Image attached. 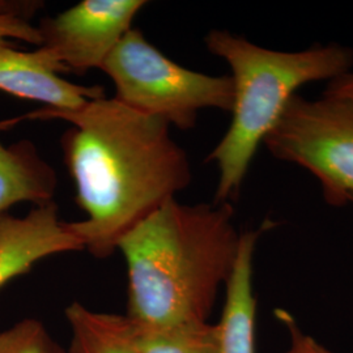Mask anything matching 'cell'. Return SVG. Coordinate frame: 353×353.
<instances>
[{"instance_id": "cell-2", "label": "cell", "mask_w": 353, "mask_h": 353, "mask_svg": "<svg viewBox=\"0 0 353 353\" xmlns=\"http://www.w3.org/2000/svg\"><path fill=\"white\" fill-rule=\"evenodd\" d=\"M240 239L229 202L166 203L118 243L127 265V318L138 327L208 322Z\"/></svg>"}, {"instance_id": "cell-3", "label": "cell", "mask_w": 353, "mask_h": 353, "mask_svg": "<svg viewBox=\"0 0 353 353\" xmlns=\"http://www.w3.org/2000/svg\"><path fill=\"white\" fill-rule=\"evenodd\" d=\"M205 48L232 70V123L207 157L219 169L214 203L239 196L252 159L274 130L290 99L307 83L334 80L352 71L353 50L338 43L301 51L265 49L228 30H211Z\"/></svg>"}, {"instance_id": "cell-9", "label": "cell", "mask_w": 353, "mask_h": 353, "mask_svg": "<svg viewBox=\"0 0 353 353\" xmlns=\"http://www.w3.org/2000/svg\"><path fill=\"white\" fill-rule=\"evenodd\" d=\"M274 227L271 220L256 230L241 233L233 271L225 284V303L219 328L220 353H255L256 300L252 288V261L258 240Z\"/></svg>"}, {"instance_id": "cell-4", "label": "cell", "mask_w": 353, "mask_h": 353, "mask_svg": "<svg viewBox=\"0 0 353 353\" xmlns=\"http://www.w3.org/2000/svg\"><path fill=\"white\" fill-rule=\"evenodd\" d=\"M113 80L115 99L140 113L189 131L204 109L230 113L234 85L230 76H210L182 67L131 29L102 64Z\"/></svg>"}, {"instance_id": "cell-16", "label": "cell", "mask_w": 353, "mask_h": 353, "mask_svg": "<svg viewBox=\"0 0 353 353\" xmlns=\"http://www.w3.org/2000/svg\"><path fill=\"white\" fill-rule=\"evenodd\" d=\"M38 1H3L0 0V17L26 20L42 7Z\"/></svg>"}, {"instance_id": "cell-12", "label": "cell", "mask_w": 353, "mask_h": 353, "mask_svg": "<svg viewBox=\"0 0 353 353\" xmlns=\"http://www.w3.org/2000/svg\"><path fill=\"white\" fill-rule=\"evenodd\" d=\"M132 326L138 353H220L219 328L210 322L168 327Z\"/></svg>"}, {"instance_id": "cell-14", "label": "cell", "mask_w": 353, "mask_h": 353, "mask_svg": "<svg viewBox=\"0 0 353 353\" xmlns=\"http://www.w3.org/2000/svg\"><path fill=\"white\" fill-rule=\"evenodd\" d=\"M276 316L290 335V347L288 353H334L313 336L305 334L288 312L278 309Z\"/></svg>"}, {"instance_id": "cell-6", "label": "cell", "mask_w": 353, "mask_h": 353, "mask_svg": "<svg viewBox=\"0 0 353 353\" xmlns=\"http://www.w3.org/2000/svg\"><path fill=\"white\" fill-rule=\"evenodd\" d=\"M144 0H84L37 26L42 51L61 74L100 68L131 30Z\"/></svg>"}, {"instance_id": "cell-17", "label": "cell", "mask_w": 353, "mask_h": 353, "mask_svg": "<svg viewBox=\"0 0 353 353\" xmlns=\"http://www.w3.org/2000/svg\"><path fill=\"white\" fill-rule=\"evenodd\" d=\"M323 96L353 101V71L328 81Z\"/></svg>"}, {"instance_id": "cell-1", "label": "cell", "mask_w": 353, "mask_h": 353, "mask_svg": "<svg viewBox=\"0 0 353 353\" xmlns=\"http://www.w3.org/2000/svg\"><path fill=\"white\" fill-rule=\"evenodd\" d=\"M28 118L72 125L61 145L87 219L67 228L96 258L113 255L128 232L191 182L189 157L172 138L170 125L115 97L74 110L45 108Z\"/></svg>"}, {"instance_id": "cell-18", "label": "cell", "mask_w": 353, "mask_h": 353, "mask_svg": "<svg viewBox=\"0 0 353 353\" xmlns=\"http://www.w3.org/2000/svg\"><path fill=\"white\" fill-rule=\"evenodd\" d=\"M350 203H353V199H351V202H350Z\"/></svg>"}, {"instance_id": "cell-10", "label": "cell", "mask_w": 353, "mask_h": 353, "mask_svg": "<svg viewBox=\"0 0 353 353\" xmlns=\"http://www.w3.org/2000/svg\"><path fill=\"white\" fill-rule=\"evenodd\" d=\"M57 186L55 170L30 140L8 147L0 143V214L19 203L54 202Z\"/></svg>"}, {"instance_id": "cell-11", "label": "cell", "mask_w": 353, "mask_h": 353, "mask_svg": "<svg viewBox=\"0 0 353 353\" xmlns=\"http://www.w3.org/2000/svg\"><path fill=\"white\" fill-rule=\"evenodd\" d=\"M64 313L71 328L67 353H138L126 316L96 312L80 303H71Z\"/></svg>"}, {"instance_id": "cell-8", "label": "cell", "mask_w": 353, "mask_h": 353, "mask_svg": "<svg viewBox=\"0 0 353 353\" xmlns=\"http://www.w3.org/2000/svg\"><path fill=\"white\" fill-rule=\"evenodd\" d=\"M59 74V68L39 49L26 52L13 49L10 42L0 43V90L61 110L79 109L105 97L100 85H77Z\"/></svg>"}, {"instance_id": "cell-13", "label": "cell", "mask_w": 353, "mask_h": 353, "mask_svg": "<svg viewBox=\"0 0 353 353\" xmlns=\"http://www.w3.org/2000/svg\"><path fill=\"white\" fill-rule=\"evenodd\" d=\"M0 353H67V350L57 343L42 322L26 318L0 331Z\"/></svg>"}, {"instance_id": "cell-15", "label": "cell", "mask_w": 353, "mask_h": 353, "mask_svg": "<svg viewBox=\"0 0 353 353\" xmlns=\"http://www.w3.org/2000/svg\"><path fill=\"white\" fill-rule=\"evenodd\" d=\"M7 38H16L28 43L41 46V36L37 26L29 21L14 17H0V43L7 42Z\"/></svg>"}, {"instance_id": "cell-5", "label": "cell", "mask_w": 353, "mask_h": 353, "mask_svg": "<svg viewBox=\"0 0 353 353\" xmlns=\"http://www.w3.org/2000/svg\"><path fill=\"white\" fill-rule=\"evenodd\" d=\"M263 144L280 161L316 176L334 207L353 199V101L296 93Z\"/></svg>"}, {"instance_id": "cell-7", "label": "cell", "mask_w": 353, "mask_h": 353, "mask_svg": "<svg viewBox=\"0 0 353 353\" xmlns=\"http://www.w3.org/2000/svg\"><path fill=\"white\" fill-rule=\"evenodd\" d=\"M77 250H84L83 243L61 220L55 202L37 205L24 217L0 214V288L45 258Z\"/></svg>"}]
</instances>
